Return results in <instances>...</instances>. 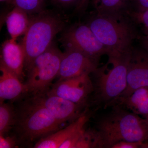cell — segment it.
Wrapping results in <instances>:
<instances>
[{
	"label": "cell",
	"mask_w": 148,
	"mask_h": 148,
	"mask_svg": "<svg viewBox=\"0 0 148 148\" xmlns=\"http://www.w3.org/2000/svg\"><path fill=\"white\" fill-rule=\"evenodd\" d=\"M97 130L101 148H111L120 141L145 143L148 140V122L137 114L116 109L99 120Z\"/></svg>",
	"instance_id": "obj_1"
},
{
	"label": "cell",
	"mask_w": 148,
	"mask_h": 148,
	"mask_svg": "<svg viewBox=\"0 0 148 148\" xmlns=\"http://www.w3.org/2000/svg\"><path fill=\"white\" fill-rule=\"evenodd\" d=\"M87 24L107 49V55L130 52L139 37L136 24L128 16L117 18L94 12Z\"/></svg>",
	"instance_id": "obj_2"
},
{
	"label": "cell",
	"mask_w": 148,
	"mask_h": 148,
	"mask_svg": "<svg viewBox=\"0 0 148 148\" xmlns=\"http://www.w3.org/2000/svg\"><path fill=\"white\" fill-rule=\"evenodd\" d=\"M15 110L13 128L20 143L38 141L59 130L62 124L32 96L20 103Z\"/></svg>",
	"instance_id": "obj_3"
},
{
	"label": "cell",
	"mask_w": 148,
	"mask_h": 148,
	"mask_svg": "<svg viewBox=\"0 0 148 148\" xmlns=\"http://www.w3.org/2000/svg\"><path fill=\"white\" fill-rule=\"evenodd\" d=\"M30 16L29 27L21 43L25 52L26 70L38 56L50 47L54 37L64 30L66 25L60 15L49 11L44 10Z\"/></svg>",
	"instance_id": "obj_4"
},
{
	"label": "cell",
	"mask_w": 148,
	"mask_h": 148,
	"mask_svg": "<svg viewBox=\"0 0 148 148\" xmlns=\"http://www.w3.org/2000/svg\"><path fill=\"white\" fill-rule=\"evenodd\" d=\"M131 51L122 54L108 56L107 64L98 67L92 73L95 77L93 86L97 102H113L125 90Z\"/></svg>",
	"instance_id": "obj_5"
},
{
	"label": "cell",
	"mask_w": 148,
	"mask_h": 148,
	"mask_svg": "<svg viewBox=\"0 0 148 148\" xmlns=\"http://www.w3.org/2000/svg\"><path fill=\"white\" fill-rule=\"evenodd\" d=\"M63 52L54 44L38 56L27 69L25 84L31 96L41 95L50 89L58 76Z\"/></svg>",
	"instance_id": "obj_6"
},
{
	"label": "cell",
	"mask_w": 148,
	"mask_h": 148,
	"mask_svg": "<svg viewBox=\"0 0 148 148\" xmlns=\"http://www.w3.org/2000/svg\"><path fill=\"white\" fill-rule=\"evenodd\" d=\"M65 49L79 51L99 63L108 51L87 24L77 23L64 30L60 39Z\"/></svg>",
	"instance_id": "obj_7"
},
{
	"label": "cell",
	"mask_w": 148,
	"mask_h": 148,
	"mask_svg": "<svg viewBox=\"0 0 148 148\" xmlns=\"http://www.w3.org/2000/svg\"><path fill=\"white\" fill-rule=\"evenodd\" d=\"M48 92L76 104L84 105L94 91V86L89 75H84L58 80Z\"/></svg>",
	"instance_id": "obj_8"
},
{
	"label": "cell",
	"mask_w": 148,
	"mask_h": 148,
	"mask_svg": "<svg viewBox=\"0 0 148 148\" xmlns=\"http://www.w3.org/2000/svg\"><path fill=\"white\" fill-rule=\"evenodd\" d=\"M148 87V52L143 47H132L127 75L125 90L116 102L130 96L135 90Z\"/></svg>",
	"instance_id": "obj_9"
},
{
	"label": "cell",
	"mask_w": 148,
	"mask_h": 148,
	"mask_svg": "<svg viewBox=\"0 0 148 148\" xmlns=\"http://www.w3.org/2000/svg\"><path fill=\"white\" fill-rule=\"evenodd\" d=\"M98 62L81 52L65 49L62 53L58 80L92 73L98 68Z\"/></svg>",
	"instance_id": "obj_10"
},
{
	"label": "cell",
	"mask_w": 148,
	"mask_h": 148,
	"mask_svg": "<svg viewBox=\"0 0 148 148\" xmlns=\"http://www.w3.org/2000/svg\"><path fill=\"white\" fill-rule=\"evenodd\" d=\"M31 96L43 106L61 124L76 119L82 114L80 112L83 105L73 103L48 92Z\"/></svg>",
	"instance_id": "obj_11"
},
{
	"label": "cell",
	"mask_w": 148,
	"mask_h": 148,
	"mask_svg": "<svg viewBox=\"0 0 148 148\" xmlns=\"http://www.w3.org/2000/svg\"><path fill=\"white\" fill-rule=\"evenodd\" d=\"M25 55L21 44L16 40L10 38L3 43L1 54V64L15 74L21 80L23 79Z\"/></svg>",
	"instance_id": "obj_12"
},
{
	"label": "cell",
	"mask_w": 148,
	"mask_h": 148,
	"mask_svg": "<svg viewBox=\"0 0 148 148\" xmlns=\"http://www.w3.org/2000/svg\"><path fill=\"white\" fill-rule=\"evenodd\" d=\"M0 102L15 101L28 94L25 84L17 75L0 63Z\"/></svg>",
	"instance_id": "obj_13"
},
{
	"label": "cell",
	"mask_w": 148,
	"mask_h": 148,
	"mask_svg": "<svg viewBox=\"0 0 148 148\" xmlns=\"http://www.w3.org/2000/svg\"><path fill=\"white\" fill-rule=\"evenodd\" d=\"M88 117L82 114L67 127L40 139L34 146L35 148H59L64 141L84 129Z\"/></svg>",
	"instance_id": "obj_14"
},
{
	"label": "cell",
	"mask_w": 148,
	"mask_h": 148,
	"mask_svg": "<svg viewBox=\"0 0 148 148\" xmlns=\"http://www.w3.org/2000/svg\"><path fill=\"white\" fill-rule=\"evenodd\" d=\"M95 13L117 18L128 16L132 10L131 0H92Z\"/></svg>",
	"instance_id": "obj_15"
},
{
	"label": "cell",
	"mask_w": 148,
	"mask_h": 148,
	"mask_svg": "<svg viewBox=\"0 0 148 148\" xmlns=\"http://www.w3.org/2000/svg\"><path fill=\"white\" fill-rule=\"evenodd\" d=\"M31 16L21 8L14 7L6 17L7 28L11 38L16 40L27 32Z\"/></svg>",
	"instance_id": "obj_16"
},
{
	"label": "cell",
	"mask_w": 148,
	"mask_h": 148,
	"mask_svg": "<svg viewBox=\"0 0 148 148\" xmlns=\"http://www.w3.org/2000/svg\"><path fill=\"white\" fill-rule=\"evenodd\" d=\"M15 110L11 105L4 102L0 105V135H5L12 128L15 122Z\"/></svg>",
	"instance_id": "obj_17"
},
{
	"label": "cell",
	"mask_w": 148,
	"mask_h": 148,
	"mask_svg": "<svg viewBox=\"0 0 148 148\" xmlns=\"http://www.w3.org/2000/svg\"><path fill=\"white\" fill-rule=\"evenodd\" d=\"M101 138L98 130H84L75 148H101Z\"/></svg>",
	"instance_id": "obj_18"
},
{
	"label": "cell",
	"mask_w": 148,
	"mask_h": 148,
	"mask_svg": "<svg viewBox=\"0 0 148 148\" xmlns=\"http://www.w3.org/2000/svg\"><path fill=\"white\" fill-rule=\"evenodd\" d=\"M148 96V87H142L135 90L129 97L117 101L133 112Z\"/></svg>",
	"instance_id": "obj_19"
},
{
	"label": "cell",
	"mask_w": 148,
	"mask_h": 148,
	"mask_svg": "<svg viewBox=\"0 0 148 148\" xmlns=\"http://www.w3.org/2000/svg\"><path fill=\"white\" fill-rule=\"evenodd\" d=\"M12 2L14 7L21 9L30 15L44 10V0H12Z\"/></svg>",
	"instance_id": "obj_20"
},
{
	"label": "cell",
	"mask_w": 148,
	"mask_h": 148,
	"mask_svg": "<svg viewBox=\"0 0 148 148\" xmlns=\"http://www.w3.org/2000/svg\"><path fill=\"white\" fill-rule=\"evenodd\" d=\"M128 16L135 24H141L148 30V9L141 12L130 11Z\"/></svg>",
	"instance_id": "obj_21"
},
{
	"label": "cell",
	"mask_w": 148,
	"mask_h": 148,
	"mask_svg": "<svg viewBox=\"0 0 148 148\" xmlns=\"http://www.w3.org/2000/svg\"><path fill=\"white\" fill-rule=\"evenodd\" d=\"M18 143L17 138L15 136L0 135V148H13L16 147Z\"/></svg>",
	"instance_id": "obj_22"
},
{
	"label": "cell",
	"mask_w": 148,
	"mask_h": 148,
	"mask_svg": "<svg viewBox=\"0 0 148 148\" xmlns=\"http://www.w3.org/2000/svg\"><path fill=\"white\" fill-rule=\"evenodd\" d=\"M148 9V0H132V10L141 12Z\"/></svg>",
	"instance_id": "obj_23"
},
{
	"label": "cell",
	"mask_w": 148,
	"mask_h": 148,
	"mask_svg": "<svg viewBox=\"0 0 148 148\" xmlns=\"http://www.w3.org/2000/svg\"><path fill=\"white\" fill-rule=\"evenodd\" d=\"M143 143L129 141H120L112 146L111 148H140Z\"/></svg>",
	"instance_id": "obj_24"
},
{
	"label": "cell",
	"mask_w": 148,
	"mask_h": 148,
	"mask_svg": "<svg viewBox=\"0 0 148 148\" xmlns=\"http://www.w3.org/2000/svg\"><path fill=\"white\" fill-rule=\"evenodd\" d=\"M133 112L145 117L148 115V96L140 103L133 111Z\"/></svg>",
	"instance_id": "obj_25"
},
{
	"label": "cell",
	"mask_w": 148,
	"mask_h": 148,
	"mask_svg": "<svg viewBox=\"0 0 148 148\" xmlns=\"http://www.w3.org/2000/svg\"><path fill=\"white\" fill-rule=\"evenodd\" d=\"M53 4L59 7H67L74 4L76 5L79 0H50Z\"/></svg>",
	"instance_id": "obj_26"
},
{
	"label": "cell",
	"mask_w": 148,
	"mask_h": 148,
	"mask_svg": "<svg viewBox=\"0 0 148 148\" xmlns=\"http://www.w3.org/2000/svg\"><path fill=\"white\" fill-rule=\"evenodd\" d=\"M89 0H79L77 4L76 10L78 12H82L85 10Z\"/></svg>",
	"instance_id": "obj_27"
},
{
	"label": "cell",
	"mask_w": 148,
	"mask_h": 148,
	"mask_svg": "<svg viewBox=\"0 0 148 148\" xmlns=\"http://www.w3.org/2000/svg\"><path fill=\"white\" fill-rule=\"evenodd\" d=\"M140 43H141L142 47L147 51L148 52V39L145 37L140 39Z\"/></svg>",
	"instance_id": "obj_28"
},
{
	"label": "cell",
	"mask_w": 148,
	"mask_h": 148,
	"mask_svg": "<svg viewBox=\"0 0 148 148\" xmlns=\"http://www.w3.org/2000/svg\"><path fill=\"white\" fill-rule=\"evenodd\" d=\"M140 148H148V143H143L141 145Z\"/></svg>",
	"instance_id": "obj_29"
},
{
	"label": "cell",
	"mask_w": 148,
	"mask_h": 148,
	"mask_svg": "<svg viewBox=\"0 0 148 148\" xmlns=\"http://www.w3.org/2000/svg\"><path fill=\"white\" fill-rule=\"evenodd\" d=\"M145 34L146 35L145 37L148 39V30H146V29H145Z\"/></svg>",
	"instance_id": "obj_30"
},
{
	"label": "cell",
	"mask_w": 148,
	"mask_h": 148,
	"mask_svg": "<svg viewBox=\"0 0 148 148\" xmlns=\"http://www.w3.org/2000/svg\"><path fill=\"white\" fill-rule=\"evenodd\" d=\"M145 119L146 121L148 122V115L147 116L145 117Z\"/></svg>",
	"instance_id": "obj_31"
},
{
	"label": "cell",
	"mask_w": 148,
	"mask_h": 148,
	"mask_svg": "<svg viewBox=\"0 0 148 148\" xmlns=\"http://www.w3.org/2000/svg\"><path fill=\"white\" fill-rule=\"evenodd\" d=\"M1 1H6V0H0Z\"/></svg>",
	"instance_id": "obj_32"
},
{
	"label": "cell",
	"mask_w": 148,
	"mask_h": 148,
	"mask_svg": "<svg viewBox=\"0 0 148 148\" xmlns=\"http://www.w3.org/2000/svg\"><path fill=\"white\" fill-rule=\"evenodd\" d=\"M132 0H131V3H132Z\"/></svg>",
	"instance_id": "obj_33"
}]
</instances>
